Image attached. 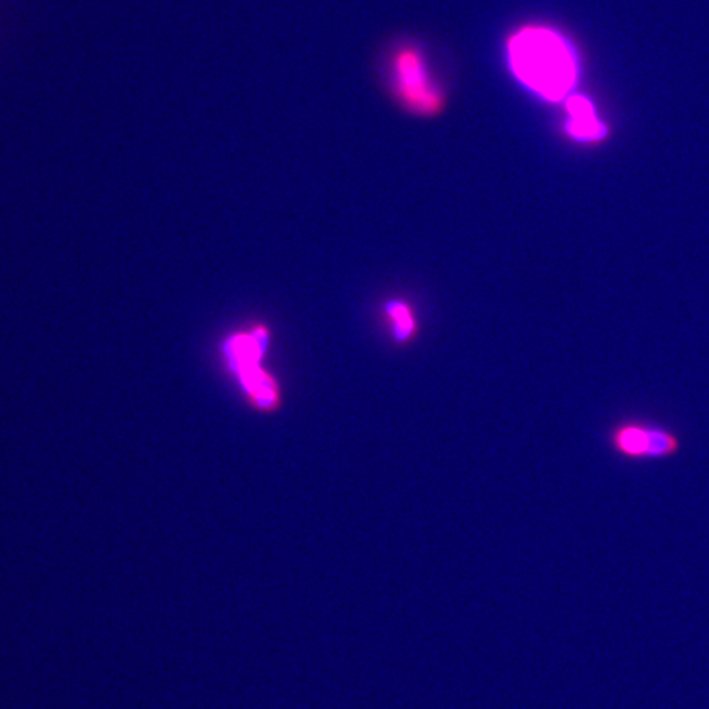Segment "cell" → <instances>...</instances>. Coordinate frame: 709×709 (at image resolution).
Returning a JSON list of instances; mask_svg holds the SVG:
<instances>
[{"mask_svg":"<svg viewBox=\"0 0 709 709\" xmlns=\"http://www.w3.org/2000/svg\"><path fill=\"white\" fill-rule=\"evenodd\" d=\"M508 58L514 76L545 101H563L577 84V56L550 28L526 27L514 33Z\"/></svg>","mask_w":709,"mask_h":709,"instance_id":"6da1fadb","label":"cell"},{"mask_svg":"<svg viewBox=\"0 0 709 709\" xmlns=\"http://www.w3.org/2000/svg\"><path fill=\"white\" fill-rule=\"evenodd\" d=\"M609 445L627 462H665L680 455L682 435L649 419H626L611 430Z\"/></svg>","mask_w":709,"mask_h":709,"instance_id":"7a4b0ae2","label":"cell"},{"mask_svg":"<svg viewBox=\"0 0 709 709\" xmlns=\"http://www.w3.org/2000/svg\"><path fill=\"white\" fill-rule=\"evenodd\" d=\"M394 92L404 106L421 115H434L444 106V96L430 76L421 51L411 46L396 51L393 58Z\"/></svg>","mask_w":709,"mask_h":709,"instance_id":"3957f363","label":"cell"},{"mask_svg":"<svg viewBox=\"0 0 709 709\" xmlns=\"http://www.w3.org/2000/svg\"><path fill=\"white\" fill-rule=\"evenodd\" d=\"M567 132L578 142H598L606 135V127L596 115L595 107L586 97L572 96L567 101Z\"/></svg>","mask_w":709,"mask_h":709,"instance_id":"277c9868","label":"cell"},{"mask_svg":"<svg viewBox=\"0 0 709 709\" xmlns=\"http://www.w3.org/2000/svg\"><path fill=\"white\" fill-rule=\"evenodd\" d=\"M388 312L394 324H396V329H394L396 339H408L412 329H414V322H412L411 312H409L408 307L401 304V302H391Z\"/></svg>","mask_w":709,"mask_h":709,"instance_id":"5b68a950","label":"cell"}]
</instances>
